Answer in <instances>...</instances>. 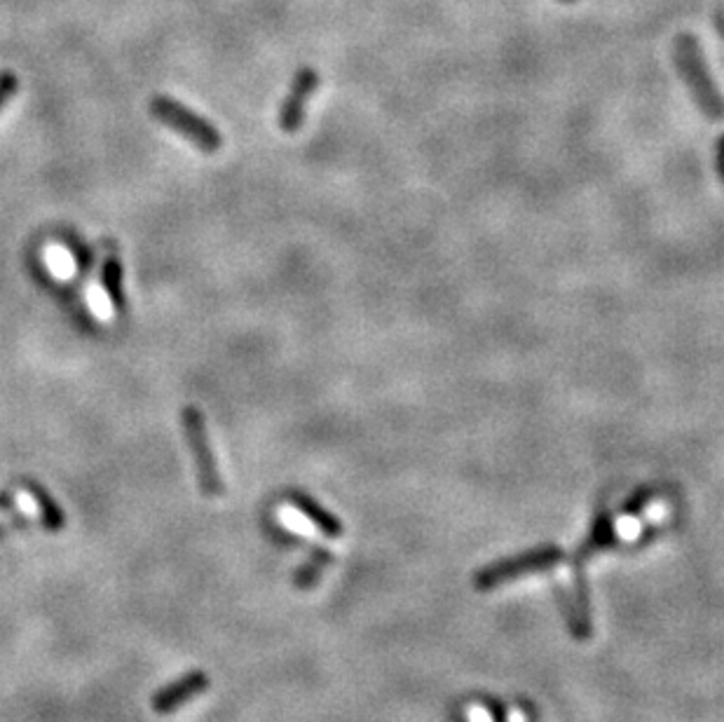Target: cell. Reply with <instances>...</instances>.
<instances>
[{"label": "cell", "instance_id": "cell-15", "mask_svg": "<svg viewBox=\"0 0 724 722\" xmlns=\"http://www.w3.org/2000/svg\"><path fill=\"white\" fill-rule=\"evenodd\" d=\"M17 507V500L10 493H0V512H12Z\"/></svg>", "mask_w": 724, "mask_h": 722}, {"label": "cell", "instance_id": "cell-4", "mask_svg": "<svg viewBox=\"0 0 724 722\" xmlns=\"http://www.w3.org/2000/svg\"><path fill=\"white\" fill-rule=\"evenodd\" d=\"M565 558V554L556 547H544V549H532L528 554L507 558V561L490 565L488 570L478 572L476 577V589L488 591L500 587V584L514 580V577L528 575V572H537V570H546L553 568V565L560 563Z\"/></svg>", "mask_w": 724, "mask_h": 722}, {"label": "cell", "instance_id": "cell-18", "mask_svg": "<svg viewBox=\"0 0 724 722\" xmlns=\"http://www.w3.org/2000/svg\"><path fill=\"white\" fill-rule=\"evenodd\" d=\"M722 158H724V141H722Z\"/></svg>", "mask_w": 724, "mask_h": 722}, {"label": "cell", "instance_id": "cell-6", "mask_svg": "<svg viewBox=\"0 0 724 722\" xmlns=\"http://www.w3.org/2000/svg\"><path fill=\"white\" fill-rule=\"evenodd\" d=\"M209 690V676L204 671H193L188 676L174 680L172 685L162 687V690L155 692L153 697V711L160 715L174 713L176 708L186 706L188 701H193L197 694Z\"/></svg>", "mask_w": 724, "mask_h": 722}, {"label": "cell", "instance_id": "cell-16", "mask_svg": "<svg viewBox=\"0 0 724 722\" xmlns=\"http://www.w3.org/2000/svg\"><path fill=\"white\" fill-rule=\"evenodd\" d=\"M507 722H528V720H525V713H523V711H516V708H514V711H509Z\"/></svg>", "mask_w": 724, "mask_h": 722}, {"label": "cell", "instance_id": "cell-9", "mask_svg": "<svg viewBox=\"0 0 724 722\" xmlns=\"http://www.w3.org/2000/svg\"><path fill=\"white\" fill-rule=\"evenodd\" d=\"M24 488L29 490V495L36 500L40 509V521H43L47 533H59V530H64L66 516L61 512L59 504L54 502V497L36 481H24Z\"/></svg>", "mask_w": 724, "mask_h": 722}, {"label": "cell", "instance_id": "cell-1", "mask_svg": "<svg viewBox=\"0 0 724 722\" xmlns=\"http://www.w3.org/2000/svg\"><path fill=\"white\" fill-rule=\"evenodd\" d=\"M675 64H678L682 78H685L689 90L694 92L696 104L703 108V113H706L710 120H722L724 99L720 90H717L713 76H710L706 59H703V52L699 43H696V38H678V43H675Z\"/></svg>", "mask_w": 724, "mask_h": 722}, {"label": "cell", "instance_id": "cell-7", "mask_svg": "<svg viewBox=\"0 0 724 722\" xmlns=\"http://www.w3.org/2000/svg\"><path fill=\"white\" fill-rule=\"evenodd\" d=\"M289 502L305 516L307 521H312L314 528H319L326 537L343 535V523H340L331 512H326L314 497L303 493V490H293V493H289Z\"/></svg>", "mask_w": 724, "mask_h": 722}, {"label": "cell", "instance_id": "cell-2", "mask_svg": "<svg viewBox=\"0 0 724 722\" xmlns=\"http://www.w3.org/2000/svg\"><path fill=\"white\" fill-rule=\"evenodd\" d=\"M150 115L162 125L172 127L174 132H179L181 136L193 143V146L202 148L204 153H216L218 148L223 146V136L218 129L197 115L195 111H190L188 106L179 104V101L165 97V94H157V97L150 99Z\"/></svg>", "mask_w": 724, "mask_h": 722}, {"label": "cell", "instance_id": "cell-17", "mask_svg": "<svg viewBox=\"0 0 724 722\" xmlns=\"http://www.w3.org/2000/svg\"><path fill=\"white\" fill-rule=\"evenodd\" d=\"M12 526H15V523H0V537L8 533V530H10Z\"/></svg>", "mask_w": 724, "mask_h": 722}, {"label": "cell", "instance_id": "cell-14", "mask_svg": "<svg viewBox=\"0 0 724 722\" xmlns=\"http://www.w3.org/2000/svg\"><path fill=\"white\" fill-rule=\"evenodd\" d=\"M467 720L469 722H493V715H490L483 706L471 704L469 711H467Z\"/></svg>", "mask_w": 724, "mask_h": 722}, {"label": "cell", "instance_id": "cell-8", "mask_svg": "<svg viewBox=\"0 0 724 722\" xmlns=\"http://www.w3.org/2000/svg\"><path fill=\"white\" fill-rule=\"evenodd\" d=\"M101 286H104V294L108 296L111 308L122 315L127 310V296L125 286H122V263L118 251L113 247L106 251L104 263H101Z\"/></svg>", "mask_w": 724, "mask_h": 722}, {"label": "cell", "instance_id": "cell-11", "mask_svg": "<svg viewBox=\"0 0 724 722\" xmlns=\"http://www.w3.org/2000/svg\"><path fill=\"white\" fill-rule=\"evenodd\" d=\"M19 90V78L12 71H3L0 73V108H3L8 101L15 97V92Z\"/></svg>", "mask_w": 724, "mask_h": 722}, {"label": "cell", "instance_id": "cell-13", "mask_svg": "<svg viewBox=\"0 0 724 722\" xmlns=\"http://www.w3.org/2000/svg\"><path fill=\"white\" fill-rule=\"evenodd\" d=\"M647 500H650V488H642V490H638V493H635V495L631 497V500H628V504H626V514L638 512V509L645 507V502H647Z\"/></svg>", "mask_w": 724, "mask_h": 722}, {"label": "cell", "instance_id": "cell-3", "mask_svg": "<svg viewBox=\"0 0 724 722\" xmlns=\"http://www.w3.org/2000/svg\"><path fill=\"white\" fill-rule=\"evenodd\" d=\"M181 422H183V432H186L190 453H193L197 481H200L202 493L207 497H221L225 486H223L221 472H218V467H216L214 453H211L207 422H204L202 411L195 406H186L181 411Z\"/></svg>", "mask_w": 724, "mask_h": 722}, {"label": "cell", "instance_id": "cell-12", "mask_svg": "<svg viewBox=\"0 0 724 722\" xmlns=\"http://www.w3.org/2000/svg\"><path fill=\"white\" fill-rule=\"evenodd\" d=\"M617 533H619L621 540H635V537L640 535L638 521H633L631 514H626L624 519H621V521L617 523Z\"/></svg>", "mask_w": 724, "mask_h": 722}, {"label": "cell", "instance_id": "cell-5", "mask_svg": "<svg viewBox=\"0 0 724 722\" xmlns=\"http://www.w3.org/2000/svg\"><path fill=\"white\" fill-rule=\"evenodd\" d=\"M317 87H319V73L312 71V68H300L296 78H293L289 94H286L282 111H279V127H282L284 132L291 134L303 125L305 104Z\"/></svg>", "mask_w": 724, "mask_h": 722}, {"label": "cell", "instance_id": "cell-10", "mask_svg": "<svg viewBox=\"0 0 724 722\" xmlns=\"http://www.w3.org/2000/svg\"><path fill=\"white\" fill-rule=\"evenodd\" d=\"M331 563V551H326V549H314V554L310 556V561H307L305 565H303V568H300L298 570V575H296V587L298 589H312L314 587V582H317L319 580V575H321V570H324L326 568V565H329Z\"/></svg>", "mask_w": 724, "mask_h": 722}, {"label": "cell", "instance_id": "cell-19", "mask_svg": "<svg viewBox=\"0 0 724 722\" xmlns=\"http://www.w3.org/2000/svg\"><path fill=\"white\" fill-rule=\"evenodd\" d=\"M565 3H572V0H565Z\"/></svg>", "mask_w": 724, "mask_h": 722}]
</instances>
